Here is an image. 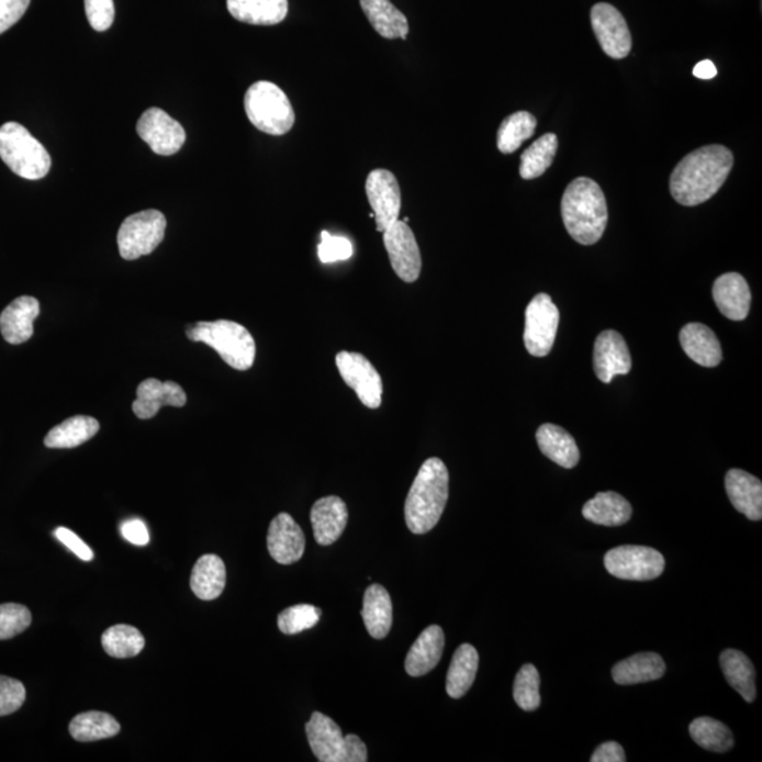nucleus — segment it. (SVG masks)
<instances>
[{"label":"nucleus","mask_w":762,"mask_h":762,"mask_svg":"<svg viewBox=\"0 0 762 762\" xmlns=\"http://www.w3.org/2000/svg\"><path fill=\"white\" fill-rule=\"evenodd\" d=\"M733 165V153L725 146L697 148L677 163L670 180L671 194L681 205L704 204L724 187Z\"/></svg>","instance_id":"1"},{"label":"nucleus","mask_w":762,"mask_h":762,"mask_svg":"<svg viewBox=\"0 0 762 762\" xmlns=\"http://www.w3.org/2000/svg\"><path fill=\"white\" fill-rule=\"evenodd\" d=\"M561 212L563 225L578 244L595 245L605 234L608 221L606 197L592 178L579 177L568 186Z\"/></svg>","instance_id":"2"},{"label":"nucleus","mask_w":762,"mask_h":762,"mask_svg":"<svg viewBox=\"0 0 762 762\" xmlns=\"http://www.w3.org/2000/svg\"><path fill=\"white\" fill-rule=\"evenodd\" d=\"M449 497V472L439 458L425 460L405 500V523L411 533L427 534L439 523Z\"/></svg>","instance_id":"3"},{"label":"nucleus","mask_w":762,"mask_h":762,"mask_svg":"<svg viewBox=\"0 0 762 762\" xmlns=\"http://www.w3.org/2000/svg\"><path fill=\"white\" fill-rule=\"evenodd\" d=\"M188 339L211 346L226 365L236 370H249L256 359L254 336L244 325L220 320L187 326Z\"/></svg>","instance_id":"4"},{"label":"nucleus","mask_w":762,"mask_h":762,"mask_svg":"<svg viewBox=\"0 0 762 762\" xmlns=\"http://www.w3.org/2000/svg\"><path fill=\"white\" fill-rule=\"evenodd\" d=\"M0 158L14 175L26 180H42L52 168L46 147L16 122L0 127Z\"/></svg>","instance_id":"5"},{"label":"nucleus","mask_w":762,"mask_h":762,"mask_svg":"<svg viewBox=\"0 0 762 762\" xmlns=\"http://www.w3.org/2000/svg\"><path fill=\"white\" fill-rule=\"evenodd\" d=\"M245 111L251 125L271 136H283L293 128L295 113L289 97L269 81L255 82L247 89Z\"/></svg>","instance_id":"6"},{"label":"nucleus","mask_w":762,"mask_h":762,"mask_svg":"<svg viewBox=\"0 0 762 762\" xmlns=\"http://www.w3.org/2000/svg\"><path fill=\"white\" fill-rule=\"evenodd\" d=\"M167 220L160 211L137 212L123 221L117 232L119 254L125 260L153 254L166 236Z\"/></svg>","instance_id":"7"},{"label":"nucleus","mask_w":762,"mask_h":762,"mask_svg":"<svg viewBox=\"0 0 762 762\" xmlns=\"http://www.w3.org/2000/svg\"><path fill=\"white\" fill-rule=\"evenodd\" d=\"M605 567L612 576L625 581H652L664 572L665 559L654 548L621 546L606 553Z\"/></svg>","instance_id":"8"},{"label":"nucleus","mask_w":762,"mask_h":762,"mask_svg":"<svg viewBox=\"0 0 762 762\" xmlns=\"http://www.w3.org/2000/svg\"><path fill=\"white\" fill-rule=\"evenodd\" d=\"M559 325L558 306L548 294L534 296L526 310L524 344L529 355L546 358L556 343Z\"/></svg>","instance_id":"9"},{"label":"nucleus","mask_w":762,"mask_h":762,"mask_svg":"<svg viewBox=\"0 0 762 762\" xmlns=\"http://www.w3.org/2000/svg\"><path fill=\"white\" fill-rule=\"evenodd\" d=\"M340 378L368 408H379L383 401V380L374 366L362 354L339 352L335 359Z\"/></svg>","instance_id":"10"},{"label":"nucleus","mask_w":762,"mask_h":762,"mask_svg":"<svg viewBox=\"0 0 762 762\" xmlns=\"http://www.w3.org/2000/svg\"><path fill=\"white\" fill-rule=\"evenodd\" d=\"M137 135L158 156H172L186 143V131L180 122L160 108H150L137 122Z\"/></svg>","instance_id":"11"},{"label":"nucleus","mask_w":762,"mask_h":762,"mask_svg":"<svg viewBox=\"0 0 762 762\" xmlns=\"http://www.w3.org/2000/svg\"><path fill=\"white\" fill-rule=\"evenodd\" d=\"M383 240L395 274L405 283H415L423 269V259L414 232L404 221H397L383 232Z\"/></svg>","instance_id":"12"},{"label":"nucleus","mask_w":762,"mask_h":762,"mask_svg":"<svg viewBox=\"0 0 762 762\" xmlns=\"http://www.w3.org/2000/svg\"><path fill=\"white\" fill-rule=\"evenodd\" d=\"M366 195L372 206L376 227L383 234L399 221L401 212V190L393 172L378 168L366 180Z\"/></svg>","instance_id":"13"},{"label":"nucleus","mask_w":762,"mask_h":762,"mask_svg":"<svg viewBox=\"0 0 762 762\" xmlns=\"http://www.w3.org/2000/svg\"><path fill=\"white\" fill-rule=\"evenodd\" d=\"M591 22L603 52L608 57L623 59L631 52L632 38L626 19L615 7L597 3L592 8Z\"/></svg>","instance_id":"14"},{"label":"nucleus","mask_w":762,"mask_h":762,"mask_svg":"<svg viewBox=\"0 0 762 762\" xmlns=\"http://www.w3.org/2000/svg\"><path fill=\"white\" fill-rule=\"evenodd\" d=\"M267 548L271 558L281 565H291L303 558L304 531L290 514L281 513L271 522L267 534Z\"/></svg>","instance_id":"15"},{"label":"nucleus","mask_w":762,"mask_h":762,"mask_svg":"<svg viewBox=\"0 0 762 762\" xmlns=\"http://www.w3.org/2000/svg\"><path fill=\"white\" fill-rule=\"evenodd\" d=\"M593 365L597 379L612 383L617 374H628L631 370V355L625 338L616 330H605L597 336Z\"/></svg>","instance_id":"16"},{"label":"nucleus","mask_w":762,"mask_h":762,"mask_svg":"<svg viewBox=\"0 0 762 762\" xmlns=\"http://www.w3.org/2000/svg\"><path fill=\"white\" fill-rule=\"evenodd\" d=\"M187 394L184 389L175 381L147 379L137 388V399L133 403V413L137 418L150 419L156 417L163 407H184Z\"/></svg>","instance_id":"17"},{"label":"nucleus","mask_w":762,"mask_h":762,"mask_svg":"<svg viewBox=\"0 0 762 762\" xmlns=\"http://www.w3.org/2000/svg\"><path fill=\"white\" fill-rule=\"evenodd\" d=\"M348 506L338 496L320 498L311 508L315 541L320 546H330L338 541L348 526Z\"/></svg>","instance_id":"18"},{"label":"nucleus","mask_w":762,"mask_h":762,"mask_svg":"<svg viewBox=\"0 0 762 762\" xmlns=\"http://www.w3.org/2000/svg\"><path fill=\"white\" fill-rule=\"evenodd\" d=\"M306 737L316 760L321 762H343V730L330 717L314 711L305 726Z\"/></svg>","instance_id":"19"},{"label":"nucleus","mask_w":762,"mask_h":762,"mask_svg":"<svg viewBox=\"0 0 762 762\" xmlns=\"http://www.w3.org/2000/svg\"><path fill=\"white\" fill-rule=\"evenodd\" d=\"M40 314V303L34 296L23 295L3 310L0 315V333L7 343H27L34 333V320Z\"/></svg>","instance_id":"20"},{"label":"nucleus","mask_w":762,"mask_h":762,"mask_svg":"<svg viewBox=\"0 0 762 762\" xmlns=\"http://www.w3.org/2000/svg\"><path fill=\"white\" fill-rule=\"evenodd\" d=\"M726 492L737 512L751 522L762 518V483L753 474L731 469L726 474Z\"/></svg>","instance_id":"21"},{"label":"nucleus","mask_w":762,"mask_h":762,"mask_svg":"<svg viewBox=\"0 0 762 762\" xmlns=\"http://www.w3.org/2000/svg\"><path fill=\"white\" fill-rule=\"evenodd\" d=\"M714 299L720 313L731 321H743L750 313V287L739 273L720 276L714 284Z\"/></svg>","instance_id":"22"},{"label":"nucleus","mask_w":762,"mask_h":762,"mask_svg":"<svg viewBox=\"0 0 762 762\" xmlns=\"http://www.w3.org/2000/svg\"><path fill=\"white\" fill-rule=\"evenodd\" d=\"M445 635L439 626H429L421 632L405 658V671L410 676H423L433 671L442 658Z\"/></svg>","instance_id":"23"},{"label":"nucleus","mask_w":762,"mask_h":762,"mask_svg":"<svg viewBox=\"0 0 762 762\" xmlns=\"http://www.w3.org/2000/svg\"><path fill=\"white\" fill-rule=\"evenodd\" d=\"M680 340L682 349L695 363L704 368H716L724 359L721 345L714 330L706 325L687 324L681 329Z\"/></svg>","instance_id":"24"},{"label":"nucleus","mask_w":762,"mask_h":762,"mask_svg":"<svg viewBox=\"0 0 762 762\" xmlns=\"http://www.w3.org/2000/svg\"><path fill=\"white\" fill-rule=\"evenodd\" d=\"M232 18L255 26H274L289 13V0H227Z\"/></svg>","instance_id":"25"},{"label":"nucleus","mask_w":762,"mask_h":762,"mask_svg":"<svg viewBox=\"0 0 762 762\" xmlns=\"http://www.w3.org/2000/svg\"><path fill=\"white\" fill-rule=\"evenodd\" d=\"M539 450L553 463L565 469L575 468L581 459L579 448L568 430L553 424H544L537 430Z\"/></svg>","instance_id":"26"},{"label":"nucleus","mask_w":762,"mask_h":762,"mask_svg":"<svg viewBox=\"0 0 762 762\" xmlns=\"http://www.w3.org/2000/svg\"><path fill=\"white\" fill-rule=\"evenodd\" d=\"M665 671V662L661 655L655 652H641L618 662L613 668L612 675L616 684L626 686L661 680Z\"/></svg>","instance_id":"27"},{"label":"nucleus","mask_w":762,"mask_h":762,"mask_svg":"<svg viewBox=\"0 0 762 762\" xmlns=\"http://www.w3.org/2000/svg\"><path fill=\"white\" fill-rule=\"evenodd\" d=\"M583 517L589 522L605 527H620L630 522L632 516L631 504L620 494L615 492L597 493L589 500L582 509Z\"/></svg>","instance_id":"28"},{"label":"nucleus","mask_w":762,"mask_h":762,"mask_svg":"<svg viewBox=\"0 0 762 762\" xmlns=\"http://www.w3.org/2000/svg\"><path fill=\"white\" fill-rule=\"evenodd\" d=\"M226 586V567L214 553L198 559L191 573V589L201 601H215Z\"/></svg>","instance_id":"29"},{"label":"nucleus","mask_w":762,"mask_h":762,"mask_svg":"<svg viewBox=\"0 0 762 762\" xmlns=\"http://www.w3.org/2000/svg\"><path fill=\"white\" fill-rule=\"evenodd\" d=\"M360 7L381 37L388 40L408 36V20L390 0H360Z\"/></svg>","instance_id":"30"},{"label":"nucleus","mask_w":762,"mask_h":762,"mask_svg":"<svg viewBox=\"0 0 762 762\" xmlns=\"http://www.w3.org/2000/svg\"><path fill=\"white\" fill-rule=\"evenodd\" d=\"M362 617L369 635L376 640H383L393 625V603L383 586L368 587L363 598Z\"/></svg>","instance_id":"31"},{"label":"nucleus","mask_w":762,"mask_h":762,"mask_svg":"<svg viewBox=\"0 0 762 762\" xmlns=\"http://www.w3.org/2000/svg\"><path fill=\"white\" fill-rule=\"evenodd\" d=\"M479 668V654L477 648L470 645H462L455 651L452 662H450L447 676V694L452 699L468 694L477 680Z\"/></svg>","instance_id":"32"},{"label":"nucleus","mask_w":762,"mask_h":762,"mask_svg":"<svg viewBox=\"0 0 762 762\" xmlns=\"http://www.w3.org/2000/svg\"><path fill=\"white\" fill-rule=\"evenodd\" d=\"M721 671L729 685L739 692L746 702L755 701V670L750 658L737 650H726L720 655Z\"/></svg>","instance_id":"33"},{"label":"nucleus","mask_w":762,"mask_h":762,"mask_svg":"<svg viewBox=\"0 0 762 762\" xmlns=\"http://www.w3.org/2000/svg\"><path fill=\"white\" fill-rule=\"evenodd\" d=\"M99 433V423L87 415H76L54 427L44 438V445L52 449L77 448L88 442Z\"/></svg>","instance_id":"34"},{"label":"nucleus","mask_w":762,"mask_h":762,"mask_svg":"<svg viewBox=\"0 0 762 762\" xmlns=\"http://www.w3.org/2000/svg\"><path fill=\"white\" fill-rule=\"evenodd\" d=\"M119 731H121V725L115 717L103 711H86L74 717L69 724V735L81 743L111 739L119 735Z\"/></svg>","instance_id":"35"},{"label":"nucleus","mask_w":762,"mask_h":762,"mask_svg":"<svg viewBox=\"0 0 762 762\" xmlns=\"http://www.w3.org/2000/svg\"><path fill=\"white\" fill-rule=\"evenodd\" d=\"M537 119L531 113L522 111L513 113L502 122L497 132V147L503 155H512L528 138L534 136Z\"/></svg>","instance_id":"36"},{"label":"nucleus","mask_w":762,"mask_h":762,"mask_svg":"<svg viewBox=\"0 0 762 762\" xmlns=\"http://www.w3.org/2000/svg\"><path fill=\"white\" fill-rule=\"evenodd\" d=\"M690 733L696 744L714 753H726L735 746V736L729 727L711 717H699L692 721Z\"/></svg>","instance_id":"37"},{"label":"nucleus","mask_w":762,"mask_h":762,"mask_svg":"<svg viewBox=\"0 0 762 762\" xmlns=\"http://www.w3.org/2000/svg\"><path fill=\"white\" fill-rule=\"evenodd\" d=\"M558 150V137L553 133H547L534 142L531 146L523 153L519 176L524 180H534L541 177L551 167Z\"/></svg>","instance_id":"38"},{"label":"nucleus","mask_w":762,"mask_h":762,"mask_svg":"<svg viewBox=\"0 0 762 762\" xmlns=\"http://www.w3.org/2000/svg\"><path fill=\"white\" fill-rule=\"evenodd\" d=\"M146 641L136 627L117 625L108 628L102 635V647L113 658H133L145 650Z\"/></svg>","instance_id":"39"},{"label":"nucleus","mask_w":762,"mask_h":762,"mask_svg":"<svg viewBox=\"0 0 762 762\" xmlns=\"http://www.w3.org/2000/svg\"><path fill=\"white\" fill-rule=\"evenodd\" d=\"M539 684H541V680H539L536 666L527 664L519 670L516 681H514L513 696L523 710L534 711L541 705Z\"/></svg>","instance_id":"40"},{"label":"nucleus","mask_w":762,"mask_h":762,"mask_svg":"<svg viewBox=\"0 0 762 762\" xmlns=\"http://www.w3.org/2000/svg\"><path fill=\"white\" fill-rule=\"evenodd\" d=\"M323 610L311 605H296L285 608L280 613L279 625L280 631L287 636L300 635L305 630L318 625Z\"/></svg>","instance_id":"41"},{"label":"nucleus","mask_w":762,"mask_h":762,"mask_svg":"<svg viewBox=\"0 0 762 762\" xmlns=\"http://www.w3.org/2000/svg\"><path fill=\"white\" fill-rule=\"evenodd\" d=\"M32 625V613L18 603L0 605V640L22 635Z\"/></svg>","instance_id":"42"},{"label":"nucleus","mask_w":762,"mask_h":762,"mask_svg":"<svg viewBox=\"0 0 762 762\" xmlns=\"http://www.w3.org/2000/svg\"><path fill=\"white\" fill-rule=\"evenodd\" d=\"M352 255V244L346 237L333 236L326 231L321 234L318 256L323 264L329 265L335 264V261L348 260Z\"/></svg>","instance_id":"43"},{"label":"nucleus","mask_w":762,"mask_h":762,"mask_svg":"<svg viewBox=\"0 0 762 762\" xmlns=\"http://www.w3.org/2000/svg\"><path fill=\"white\" fill-rule=\"evenodd\" d=\"M26 701V690L22 682L0 675V716L18 711Z\"/></svg>","instance_id":"44"},{"label":"nucleus","mask_w":762,"mask_h":762,"mask_svg":"<svg viewBox=\"0 0 762 762\" xmlns=\"http://www.w3.org/2000/svg\"><path fill=\"white\" fill-rule=\"evenodd\" d=\"M89 24L97 32H107L115 20V3L113 0H83Z\"/></svg>","instance_id":"45"},{"label":"nucleus","mask_w":762,"mask_h":762,"mask_svg":"<svg viewBox=\"0 0 762 762\" xmlns=\"http://www.w3.org/2000/svg\"><path fill=\"white\" fill-rule=\"evenodd\" d=\"M30 0H0V34L19 22L27 12Z\"/></svg>","instance_id":"46"},{"label":"nucleus","mask_w":762,"mask_h":762,"mask_svg":"<svg viewBox=\"0 0 762 762\" xmlns=\"http://www.w3.org/2000/svg\"><path fill=\"white\" fill-rule=\"evenodd\" d=\"M54 537H56L59 542H63L69 551L76 553L79 559H82V561H92V549L89 548L76 533H72L71 529L59 527L54 531Z\"/></svg>","instance_id":"47"},{"label":"nucleus","mask_w":762,"mask_h":762,"mask_svg":"<svg viewBox=\"0 0 762 762\" xmlns=\"http://www.w3.org/2000/svg\"><path fill=\"white\" fill-rule=\"evenodd\" d=\"M121 534L126 541L138 547H145L150 542V534L142 519H127L121 526Z\"/></svg>","instance_id":"48"},{"label":"nucleus","mask_w":762,"mask_h":762,"mask_svg":"<svg viewBox=\"0 0 762 762\" xmlns=\"http://www.w3.org/2000/svg\"><path fill=\"white\" fill-rule=\"evenodd\" d=\"M368 761V749L358 736L348 735L344 739L343 762Z\"/></svg>","instance_id":"49"},{"label":"nucleus","mask_w":762,"mask_h":762,"mask_svg":"<svg viewBox=\"0 0 762 762\" xmlns=\"http://www.w3.org/2000/svg\"><path fill=\"white\" fill-rule=\"evenodd\" d=\"M592 762H625L626 753L623 747L616 741H608V743H603L598 746L595 753H593Z\"/></svg>","instance_id":"50"},{"label":"nucleus","mask_w":762,"mask_h":762,"mask_svg":"<svg viewBox=\"0 0 762 762\" xmlns=\"http://www.w3.org/2000/svg\"><path fill=\"white\" fill-rule=\"evenodd\" d=\"M694 76L701 79H711L717 76V68L710 59L697 63L694 68Z\"/></svg>","instance_id":"51"}]
</instances>
